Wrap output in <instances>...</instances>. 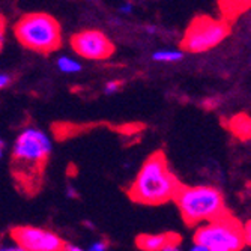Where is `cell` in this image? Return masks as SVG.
Here are the masks:
<instances>
[{"label": "cell", "mask_w": 251, "mask_h": 251, "mask_svg": "<svg viewBox=\"0 0 251 251\" xmlns=\"http://www.w3.org/2000/svg\"><path fill=\"white\" fill-rule=\"evenodd\" d=\"M53 145L42 129L26 128L15 139L11 156V167L17 185L33 194L39 190L44 170L51 156Z\"/></svg>", "instance_id": "cell-1"}, {"label": "cell", "mask_w": 251, "mask_h": 251, "mask_svg": "<svg viewBox=\"0 0 251 251\" xmlns=\"http://www.w3.org/2000/svg\"><path fill=\"white\" fill-rule=\"evenodd\" d=\"M180 185L169 167L164 152L159 151L143 163L128 188V196L132 201L158 206L173 200Z\"/></svg>", "instance_id": "cell-2"}, {"label": "cell", "mask_w": 251, "mask_h": 251, "mask_svg": "<svg viewBox=\"0 0 251 251\" xmlns=\"http://www.w3.org/2000/svg\"><path fill=\"white\" fill-rule=\"evenodd\" d=\"M182 220L190 227H197L227 214L223 193L211 185H180L173 197Z\"/></svg>", "instance_id": "cell-3"}, {"label": "cell", "mask_w": 251, "mask_h": 251, "mask_svg": "<svg viewBox=\"0 0 251 251\" xmlns=\"http://www.w3.org/2000/svg\"><path fill=\"white\" fill-rule=\"evenodd\" d=\"M14 35L23 47L39 54L54 53L62 45L59 21L45 12H29L20 17L14 25Z\"/></svg>", "instance_id": "cell-4"}, {"label": "cell", "mask_w": 251, "mask_h": 251, "mask_svg": "<svg viewBox=\"0 0 251 251\" xmlns=\"http://www.w3.org/2000/svg\"><path fill=\"white\" fill-rule=\"evenodd\" d=\"M242 226L227 212L220 218L197 226L194 242L212 251H241L245 247Z\"/></svg>", "instance_id": "cell-5"}, {"label": "cell", "mask_w": 251, "mask_h": 251, "mask_svg": "<svg viewBox=\"0 0 251 251\" xmlns=\"http://www.w3.org/2000/svg\"><path fill=\"white\" fill-rule=\"evenodd\" d=\"M232 27L230 23L223 18L209 15L196 17L187 27L184 38L180 41L182 51L188 53H206L220 45L229 36Z\"/></svg>", "instance_id": "cell-6"}, {"label": "cell", "mask_w": 251, "mask_h": 251, "mask_svg": "<svg viewBox=\"0 0 251 251\" xmlns=\"http://www.w3.org/2000/svg\"><path fill=\"white\" fill-rule=\"evenodd\" d=\"M70 45L77 56L87 60H104L115 53V44L104 32L95 29L74 33L70 39Z\"/></svg>", "instance_id": "cell-7"}, {"label": "cell", "mask_w": 251, "mask_h": 251, "mask_svg": "<svg viewBox=\"0 0 251 251\" xmlns=\"http://www.w3.org/2000/svg\"><path fill=\"white\" fill-rule=\"evenodd\" d=\"M11 238L25 251H60L65 244L57 233L35 226L14 227Z\"/></svg>", "instance_id": "cell-8"}, {"label": "cell", "mask_w": 251, "mask_h": 251, "mask_svg": "<svg viewBox=\"0 0 251 251\" xmlns=\"http://www.w3.org/2000/svg\"><path fill=\"white\" fill-rule=\"evenodd\" d=\"M180 236L175 232L145 233L135 238V247L142 251H161L169 245H179Z\"/></svg>", "instance_id": "cell-9"}, {"label": "cell", "mask_w": 251, "mask_h": 251, "mask_svg": "<svg viewBox=\"0 0 251 251\" xmlns=\"http://www.w3.org/2000/svg\"><path fill=\"white\" fill-rule=\"evenodd\" d=\"M218 6L223 14V20L233 21L250 8V0H218Z\"/></svg>", "instance_id": "cell-10"}, {"label": "cell", "mask_w": 251, "mask_h": 251, "mask_svg": "<svg viewBox=\"0 0 251 251\" xmlns=\"http://www.w3.org/2000/svg\"><path fill=\"white\" fill-rule=\"evenodd\" d=\"M230 131L238 137L239 140H250V131H251V124H250V116L248 115H236L230 119Z\"/></svg>", "instance_id": "cell-11"}, {"label": "cell", "mask_w": 251, "mask_h": 251, "mask_svg": "<svg viewBox=\"0 0 251 251\" xmlns=\"http://www.w3.org/2000/svg\"><path fill=\"white\" fill-rule=\"evenodd\" d=\"M182 59H184V51L177 49H163V50H156L152 54V60L161 63H175Z\"/></svg>", "instance_id": "cell-12"}, {"label": "cell", "mask_w": 251, "mask_h": 251, "mask_svg": "<svg viewBox=\"0 0 251 251\" xmlns=\"http://www.w3.org/2000/svg\"><path fill=\"white\" fill-rule=\"evenodd\" d=\"M57 68L63 74H77L81 71V63L71 56H60L57 59Z\"/></svg>", "instance_id": "cell-13"}, {"label": "cell", "mask_w": 251, "mask_h": 251, "mask_svg": "<svg viewBox=\"0 0 251 251\" xmlns=\"http://www.w3.org/2000/svg\"><path fill=\"white\" fill-rule=\"evenodd\" d=\"M6 29H8L6 18L0 14V51L3 50V45H5V41H6Z\"/></svg>", "instance_id": "cell-14"}, {"label": "cell", "mask_w": 251, "mask_h": 251, "mask_svg": "<svg viewBox=\"0 0 251 251\" xmlns=\"http://www.w3.org/2000/svg\"><path fill=\"white\" fill-rule=\"evenodd\" d=\"M121 86H122V83H121V81H108V83L105 84V87H104V92H105L107 95L116 94L118 90L121 89Z\"/></svg>", "instance_id": "cell-15"}, {"label": "cell", "mask_w": 251, "mask_h": 251, "mask_svg": "<svg viewBox=\"0 0 251 251\" xmlns=\"http://www.w3.org/2000/svg\"><path fill=\"white\" fill-rule=\"evenodd\" d=\"M108 250V244L105 241H97L92 245L89 247V250L86 251H107Z\"/></svg>", "instance_id": "cell-16"}, {"label": "cell", "mask_w": 251, "mask_h": 251, "mask_svg": "<svg viewBox=\"0 0 251 251\" xmlns=\"http://www.w3.org/2000/svg\"><path fill=\"white\" fill-rule=\"evenodd\" d=\"M12 83V75L6 73H0V89H5Z\"/></svg>", "instance_id": "cell-17"}, {"label": "cell", "mask_w": 251, "mask_h": 251, "mask_svg": "<svg viewBox=\"0 0 251 251\" xmlns=\"http://www.w3.org/2000/svg\"><path fill=\"white\" fill-rule=\"evenodd\" d=\"M250 227H251V223L250 221H247L245 226H242V235H244L245 245H250V238H251V235H250Z\"/></svg>", "instance_id": "cell-18"}, {"label": "cell", "mask_w": 251, "mask_h": 251, "mask_svg": "<svg viewBox=\"0 0 251 251\" xmlns=\"http://www.w3.org/2000/svg\"><path fill=\"white\" fill-rule=\"evenodd\" d=\"M60 251H86V250L78 245H74V244H63Z\"/></svg>", "instance_id": "cell-19"}, {"label": "cell", "mask_w": 251, "mask_h": 251, "mask_svg": "<svg viewBox=\"0 0 251 251\" xmlns=\"http://www.w3.org/2000/svg\"><path fill=\"white\" fill-rule=\"evenodd\" d=\"M132 9H134V6H132L129 2H126V3H124V5H121V6H119V11H121L122 14H131V12H132Z\"/></svg>", "instance_id": "cell-20"}, {"label": "cell", "mask_w": 251, "mask_h": 251, "mask_svg": "<svg viewBox=\"0 0 251 251\" xmlns=\"http://www.w3.org/2000/svg\"><path fill=\"white\" fill-rule=\"evenodd\" d=\"M0 251H25V250L20 248L15 244V245H2V247H0Z\"/></svg>", "instance_id": "cell-21"}, {"label": "cell", "mask_w": 251, "mask_h": 251, "mask_svg": "<svg viewBox=\"0 0 251 251\" xmlns=\"http://www.w3.org/2000/svg\"><path fill=\"white\" fill-rule=\"evenodd\" d=\"M190 251H211L209 248H206V247H203V245H199V244H196Z\"/></svg>", "instance_id": "cell-22"}, {"label": "cell", "mask_w": 251, "mask_h": 251, "mask_svg": "<svg viewBox=\"0 0 251 251\" xmlns=\"http://www.w3.org/2000/svg\"><path fill=\"white\" fill-rule=\"evenodd\" d=\"M161 251H182V250L179 248V245H169V247H166Z\"/></svg>", "instance_id": "cell-23"}, {"label": "cell", "mask_w": 251, "mask_h": 251, "mask_svg": "<svg viewBox=\"0 0 251 251\" xmlns=\"http://www.w3.org/2000/svg\"><path fill=\"white\" fill-rule=\"evenodd\" d=\"M68 196H70V197H77V190H74L73 187H68Z\"/></svg>", "instance_id": "cell-24"}, {"label": "cell", "mask_w": 251, "mask_h": 251, "mask_svg": "<svg viewBox=\"0 0 251 251\" xmlns=\"http://www.w3.org/2000/svg\"><path fill=\"white\" fill-rule=\"evenodd\" d=\"M3 149H5V143L0 140V158H2V155H3Z\"/></svg>", "instance_id": "cell-25"}, {"label": "cell", "mask_w": 251, "mask_h": 251, "mask_svg": "<svg viewBox=\"0 0 251 251\" xmlns=\"http://www.w3.org/2000/svg\"><path fill=\"white\" fill-rule=\"evenodd\" d=\"M146 30H148V32H151V33H155V32H156V29H155V27H151V26H149V27H146Z\"/></svg>", "instance_id": "cell-26"}]
</instances>
